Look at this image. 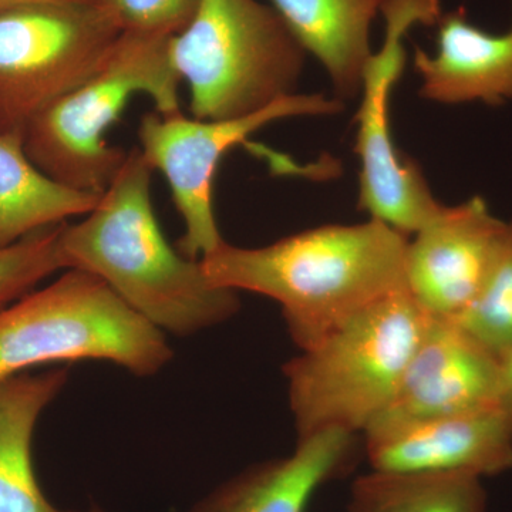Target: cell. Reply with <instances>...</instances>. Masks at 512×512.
I'll return each mask as SVG.
<instances>
[{
	"label": "cell",
	"mask_w": 512,
	"mask_h": 512,
	"mask_svg": "<svg viewBox=\"0 0 512 512\" xmlns=\"http://www.w3.org/2000/svg\"><path fill=\"white\" fill-rule=\"evenodd\" d=\"M120 32L173 37L194 18L200 0H96Z\"/></svg>",
	"instance_id": "cell-21"
},
{
	"label": "cell",
	"mask_w": 512,
	"mask_h": 512,
	"mask_svg": "<svg viewBox=\"0 0 512 512\" xmlns=\"http://www.w3.org/2000/svg\"><path fill=\"white\" fill-rule=\"evenodd\" d=\"M173 37L121 33L100 69L26 128L23 143L36 167L66 187L103 194L128 156L106 134L131 96L146 94L160 114L180 111Z\"/></svg>",
	"instance_id": "cell-3"
},
{
	"label": "cell",
	"mask_w": 512,
	"mask_h": 512,
	"mask_svg": "<svg viewBox=\"0 0 512 512\" xmlns=\"http://www.w3.org/2000/svg\"><path fill=\"white\" fill-rule=\"evenodd\" d=\"M433 56L414 49V70L423 99L441 104L500 106L512 100V25L501 35L485 32L468 20L466 9L437 20Z\"/></svg>",
	"instance_id": "cell-14"
},
{
	"label": "cell",
	"mask_w": 512,
	"mask_h": 512,
	"mask_svg": "<svg viewBox=\"0 0 512 512\" xmlns=\"http://www.w3.org/2000/svg\"><path fill=\"white\" fill-rule=\"evenodd\" d=\"M153 167L140 148L128 151L99 202L79 224H63V271L79 269L161 332L191 336L239 311L238 292L211 284L201 261L168 244L151 201Z\"/></svg>",
	"instance_id": "cell-2"
},
{
	"label": "cell",
	"mask_w": 512,
	"mask_h": 512,
	"mask_svg": "<svg viewBox=\"0 0 512 512\" xmlns=\"http://www.w3.org/2000/svg\"><path fill=\"white\" fill-rule=\"evenodd\" d=\"M346 512H487L483 478L464 473L357 477Z\"/></svg>",
	"instance_id": "cell-18"
},
{
	"label": "cell",
	"mask_w": 512,
	"mask_h": 512,
	"mask_svg": "<svg viewBox=\"0 0 512 512\" xmlns=\"http://www.w3.org/2000/svg\"><path fill=\"white\" fill-rule=\"evenodd\" d=\"M359 456V434L330 429L296 441L289 456L274 458L229 478L190 512H306L313 495L348 476Z\"/></svg>",
	"instance_id": "cell-13"
},
{
	"label": "cell",
	"mask_w": 512,
	"mask_h": 512,
	"mask_svg": "<svg viewBox=\"0 0 512 512\" xmlns=\"http://www.w3.org/2000/svg\"><path fill=\"white\" fill-rule=\"evenodd\" d=\"M512 239V222L481 197L446 207L409 239L406 288L431 319L454 320L473 301Z\"/></svg>",
	"instance_id": "cell-10"
},
{
	"label": "cell",
	"mask_w": 512,
	"mask_h": 512,
	"mask_svg": "<svg viewBox=\"0 0 512 512\" xmlns=\"http://www.w3.org/2000/svg\"><path fill=\"white\" fill-rule=\"evenodd\" d=\"M343 101L323 94H291L247 117L198 120L180 111L144 114L138 127L140 151L147 163L167 178L185 232L177 249L201 261L222 242L214 212L215 175L231 148L245 143L256 131L274 121L302 116H333L343 111Z\"/></svg>",
	"instance_id": "cell-9"
},
{
	"label": "cell",
	"mask_w": 512,
	"mask_h": 512,
	"mask_svg": "<svg viewBox=\"0 0 512 512\" xmlns=\"http://www.w3.org/2000/svg\"><path fill=\"white\" fill-rule=\"evenodd\" d=\"M120 29L96 0L0 12V133L33 120L100 69Z\"/></svg>",
	"instance_id": "cell-7"
},
{
	"label": "cell",
	"mask_w": 512,
	"mask_h": 512,
	"mask_svg": "<svg viewBox=\"0 0 512 512\" xmlns=\"http://www.w3.org/2000/svg\"><path fill=\"white\" fill-rule=\"evenodd\" d=\"M305 56L278 12L258 0H200L171 39L198 120L251 116L295 94Z\"/></svg>",
	"instance_id": "cell-6"
},
{
	"label": "cell",
	"mask_w": 512,
	"mask_h": 512,
	"mask_svg": "<svg viewBox=\"0 0 512 512\" xmlns=\"http://www.w3.org/2000/svg\"><path fill=\"white\" fill-rule=\"evenodd\" d=\"M62 227L40 229L0 249V309L22 298L50 275L63 271L59 254Z\"/></svg>",
	"instance_id": "cell-20"
},
{
	"label": "cell",
	"mask_w": 512,
	"mask_h": 512,
	"mask_svg": "<svg viewBox=\"0 0 512 512\" xmlns=\"http://www.w3.org/2000/svg\"><path fill=\"white\" fill-rule=\"evenodd\" d=\"M497 407L512 429V353L500 362Z\"/></svg>",
	"instance_id": "cell-22"
},
{
	"label": "cell",
	"mask_w": 512,
	"mask_h": 512,
	"mask_svg": "<svg viewBox=\"0 0 512 512\" xmlns=\"http://www.w3.org/2000/svg\"><path fill=\"white\" fill-rule=\"evenodd\" d=\"M363 439L367 461L380 473L484 478L512 470V429L498 407L377 423Z\"/></svg>",
	"instance_id": "cell-11"
},
{
	"label": "cell",
	"mask_w": 512,
	"mask_h": 512,
	"mask_svg": "<svg viewBox=\"0 0 512 512\" xmlns=\"http://www.w3.org/2000/svg\"><path fill=\"white\" fill-rule=\"evenodd\" d=\"M73 2H87V0H0V12L19 6L37 5V3H73Z\"/></svg>",
	"instance_id": "cell-23"
},
{
	"label": "cell",
	"mask_w": 512,
	"mask_h": 512,
	"mask_svg": "<svg viewBox=\"0 0 512 512\" xmlns=\"http://www.w3.org/2000/svg\"><path fill=\"white\" fill-rule=\"evenodd\" d=\"M67 379L69 370L59 367L0 380V512H82L60 510L50 503L33 464L37 420Z\"/></svg>",
	"instance_id": "cell-16"
},
{
	"label": "cell",
	"mask_w": 512,
	"mask_h": 512,
	"mask_svg": "<svg viewBox=\"0 0 512 512\" xmlns=\"http://www.w3.org/2000/svg\"><path fill=\"white\" fill-rule=\"evenodd\" d=\"M427 322L406 289L289 360L284 373L298 439L330 429L365 434L392 403Z\"/></svg>",
	"instance_id": "cell-4"
},
{
	"label": "cell",
	"mask_w": 512,
	"mask_h": 512,
	"mask_svg": "<svg viewBox=\"0 0 512 512\" xmlns=\"http://www.w3.org/2000/svg\"><path fill=\"white\" fill-rule=\"evenodd\" d=\"M173 359L165 333L89 272L66 269L53 284L0 309V380L30 367L101 360L140 377Z\"/></svg>",
	"instance_id": "cell-5"
},
{
	"label": "cell",
	"mask_w": 512,
	"mask_h": 512,
	"mask_svg": "<svg viewBox=\"0 0 512 512\" xmlns=\"http://www.w3.org/2000/svg\"><path fill=\"white\" fill-rule=\"evenodd\" d=\"M100 197L57 183L30 160L22 136L0 133V249L84 217Z\"/></svg>",
	"instance_id": "cell-17"
},
{
	"label": "cell",
	"mask_w": 512,
	"mask_h": 512,
	"mask_svg": "<svg viewBox=\"0 0 512 512\" xmlns=\"http://www.w3.org/2000/svg\"><path fill=\"white\" fill-rule=\"evenodd\" d=\"M450 322L500 362L512 353V239L473 301Z\"/></svg>",
	"instance_id": "cell-19"
},
{
	"label": "cell",
	"mask_w": 512,
	"mask_h": 512,
	"mask_svg": "<svg viewBox=\"0 0 512 512\" xmlns=\"http://www.w3.org/2000/svg\"><path fill=\"white\" fill-rule=\"evenodd\" d=\"M274 9L306 53L329 74L336 99L362 90L372 57L370 28L386 0H272Z\"/></svg>",
	"instance_id": "cell-15"
},
{
	"label": "cell",
	"mask_w": 512,
	"mask_h": 512,
	"mask_svg": "<svg viewBox=\"0 0 512 512\" xmlns=\"http://www.w3.org/2000/svg\"><path fill=\"white\" fill-rule=\"evenodd\" d=\"M407 245V235L370 218L261 248L224 241L201 265L211 284L278 302L293 342L309 350L370 306L406 291Z\"/></svg>",
	"instance_id": "cell-1"
},
{
	"label": "cell",
	"mask_w": 512,
	"mask_h": 512,
	"mask_svg": "<svg viewBox=\"0 0 512 512\" xmlns=\"http://www.w3.org/2000/svg\"><path fill=\"white\" fill-rule=\"evenodd\" d=\"M89 512H106V511L101 510V508L97 507V505H93V507L90 508Z\"/></svg>",
	"instance_id": "cell-24"
},
{
	"label": "cell",
	"mask_w": 512,
	"mask_h": 512,
	"mask_svg": "<svg viewBox=\"0 0 512 512\" xmlns=\"http://www.w3.org/2000/svg\"><path fill=\"white\" fill-rule=\"evenodd\" d=\"M498 383L500 360L456 323L429 318L392 403L373 424L491 409Z\"/></svg>",
	"instance_id": "cell-12"
},
{
	"label": "cell",
	"mask_w": 512,
	"mask_h": 512,
	"mask_svg": "<svg viewBox=\"0 0 512 512\" xmlns=\"http://www.w3.org/2000/svg\"><path fill=\"white\" fill-rule=\"evenodd\" d=\"M382 16V47L366 64L355 119L359 208L409 237L433 220L443 204L431 194L419 165L394 144L390 96L406 64L404 37L414 26L437 23L440 0H386Z\"/></svg>",
	"instance_id": "cell-8"
}]
</instances>
